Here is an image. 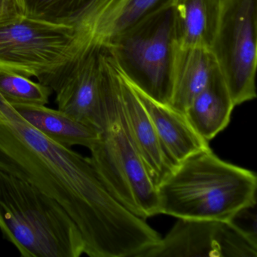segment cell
<instances>
[{"label":"cell","instance_id":"cell-1","mask_svg":"<svg viewBox=\"0 0 257 257\" xmlns=\"http://www.w3.org/2000/svg\"><path fill=\"white\" fill-rule=\"evenodd\" d=\"M0 171L58 201L77 225L90 257H132L153 228L121 204L89 157L52 141L25 121L0 94Z\"/></svg>","mask_w":257,"mask_h":257},{"label":"cell","instance_id":"cell-2","mask_svg":"<svg viewBox=\"0 0 257 257\" xmlns=\"http://www.w3.org/2000/svg\"><path fill=\"white\" fill-rule=\"evenodd\" d=\"M257 177L219 159L210 147L182 161L158 185L159 214L229 220L256 204Z\"/></svg>","mask_w":257,"mask_h":257},{"label":"cell","instance_id":"cell-3","mask_svg":"<svg viewBox=\"0 0 257 257\" xmlns=\"http://www.w3.org/2000/svg\"><path fill=\"white\" fill-rule=\"evenodd\" d=\"M103 108L99 138L90 149L91 160L106 189L127 210L147 220L159 214L157 187L127 130L115 63L100 49Z\"/></svg>","mask_w":257,"mask_h":257},{"label":"cell","instance_id":"cell-4","mask_svg":"<svg viewBox=\"0 0 257 257\" xmlns=\"http://www.w3.org/2000/svg\"><path fill=\"white\" fill-rule=\"evenodd\" d=\"M0 230L23 257H79L83 237L61 204L0 171Z\"/></svg>","mask_w":257,"mask_h":257},{"label":"cell","instance_id":"cell-5","mask_svg":"<svg viewBox=\"0 0 257 257\" xmlns=\"http://www.w3.org/2000/svg\"><path fill=\"white\" fill-rule=\"evenodd\" d=\"M103 48L134 86L169 106L179 49L174 6L144 18Z\"/></svg>","mask_w":257,"mask_h":257},{"label":"cell","instance_id":"cell-6","mask_svg":"<svg viewBox=\"0 0 257 257\" xmlns=\"http://www.w3.org/2000/svg\"><path fill=\"white\" fill-rule=\"evenodd\" d=\"M71 27L25 16L0 24V70L35 77L46 85L76 58Z\"/></svg>","mask_w":257,"mask_h":257},{"label":"cell","instance_id":"cell-7","mask_svg":"<svg viewBox=\"0 0 257 257\" xmlns=\"http://www.w3.org/2000/svg\"><path fill=\"white\" fill-rule=\"evenodd\" d=\"M210 50L234 106L255 99L257 0H219Z\"/></svg>","mask_w":257,"mask_h":257},{"label":"cell","instance_id":"cell-8","mask_svg":"<svg viewBox=\"0 0 257 257\" xmlns=\"http://www.w3.org/2000/svg\"><path fill=\"white\" fill-rule=\"evenodd\" d=\"M144 257H256V239L229 220L178 219Z\"/></svg>","mask_w":257,"mask_h":257},{"label":"cell","instance_id":"cell-9","mask_svg":"<svg viewBox=\"0 0 257 257\" xmlns=\"http://www.w3.org/2000/svg\"><path fill=\"white\" fill-rule=\"evenodd\" d=\"M46 85L56 93L59 110L98 130L103 108L100 48L67 64Z\"/></svg>","mask_w":257,"mask_h":257},{"label":"cell","instance_id":"cell-10","mask_svg":"<svg viewBox=\"0 0 257 257\" xmlns=\"http://www.w3.org/2000/svg\"><path fill=\"white\" fill-rule=\"evenodd\" d=\"M117 0H25L27 16L71 27L77 36L80 58L98 48L103 19Z\"/></svg>","mask_w":257,"mask_h":257},{"label":"cell","instance_id":"cell-11","mask_svg":"<svg viewBox=\"0 0 257 257\" xmlns=\"http://www.w3.org/2000/svg\"><path fill=\"white\" fill-rule=\"evenodd\" d=\"M113 61L119 79L120 94L127 130L150 178L157 187L172 171V167L164 154L159 136L150 115L130 82L121 73L114 60Z\"/></svg>","mask_w":257,"mask_h":257},{"label":"cell","instance_id":"cell-12","mask_svg":"<svg viewBox=\"0 0 257 257\" xmlns=\"http://www.w3.org/2000/svg\"><path fill=\"white\" fill-rule=\"evenodd\" d=\"M130 84L150 115L172 168L193 153L210 147L209 142L194 130L184 113L156 101Z\"/></svg>","mask_w":257,"mask_h":257},{"label":"cell","instance_id":"cell-13","mask_svg":"<svg viewBox=\"0 0 257 257\" xmlns=\"http://www.w3.org/2000/svg\"><path fill=\"white\" fill-rule=\"evenodd\" d=\"M218 70L210 49L179 47L169 106L185 113L193 99L207 86Z\"/></svg>","mask_w":257,"mask_h":257},{"label":"cell","instance_id":"cell-14","mask_svg":"<svg viewBox=\"0 0 257 257\" xmlns=\"http://www.w3.org/2000/svg\"><path fill=\"white\" fill-rule=\"evenodd\" d=\"M234 107L225 81L218 70L184 114L194 130L209 142L228 125Z\"/></svg>","mask_w":257,"mask_h":257},{"label":"cell","instance_id":"cell-15","mask_svg":"<svg viewBox=\"0 0 257 257\" xmlns=\"http://www.w3.org/2000/svg\"><path fill=\"white\" fill-rule=\"evenodd\" d=\"M33 127L64 147L82 146L91 149L99 138V131L75 119L59 109L45 105L11 104Z\"/></svg>","mask_w":257,"mask_h":257},{"label":"cell","instance_id":"cell-16","mask_svg":"<svg viewBox=\"0 0 257 257\" xmlns=\"http://www.w3.org/2000/svg\"><path fill=\"white\" fill-rule=\"evenodd\" d=\"M219 8V0H176L174 9L179 47L210 49Z\"/></svg>","mask_w":257,"mask_h":257},{"label":"cell","instance_id":"cell-17","mask_svg":"<svg viewBox=\"0 0 257 257\" xmlns=\"http://www.w3.org/2000/svg\"><path fill=\"white\" fill-rule=\"evenodd\" d=\"M176 0H117L104 17L99 46L106 47L111 40L132 28L144 18L166 7Z\"/></svg>","mask_w":257,"mask_h":257},{"label":"cell","instance_id":"cell-18","mask_svg":"<svg viewBox=\"0 0 257 257\" xmlns=\"http://www.w3.org/2000/svg\"><path fill=\"white\" fill-rule=\"evenodd\" d=\"M52 91L50 87L31 78L0 70V94L10 104L46 105Z\"/></svg>","mask_w":257,"mask_h":257},{"label":"cell","instance_id":"cell-19","mask_svg":"<svg viewBox=\"0 0 257 257\" xmlns=\"http://www.w3.org/2000/svg\"><path fill=\"white\" fill-rule=\"evenodd\" d=\"M25 16V0H0V24Z\"/></svg>","mask_w":257,"mask_h":257}]
</instances>
